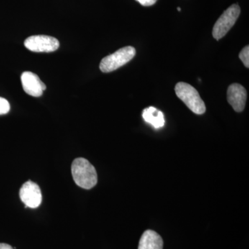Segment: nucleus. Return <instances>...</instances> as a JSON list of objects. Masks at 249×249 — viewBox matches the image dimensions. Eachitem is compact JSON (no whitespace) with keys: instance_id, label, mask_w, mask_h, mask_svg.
Returning a JSON list of instances; mask_svg holds the SVG:
<instances>
[{"instance_id":"nucleus-1","label":"nucleus","mask_w":249,"mask_h":249,"mask_svg":"<svg viewBox=\"0 0 249 249\" xmlns=\"http://www.w3.org/2000/svg\"><path fill=\"white\" fill-rule=\"evenodd\" d=\"M71 173L76 185L89 190L98 182V175L93 165L84 158H77L71 165Z\"/></svg>"},{"instance_id":"nucleus-2","label":"nucleus","mask_w":249,"mask_h":249,"mask_svg":"<svg viewBox=\"0 0 249 249\" xmlns=\"http://www.w3.org/2000/svg\"><path fill=\"white\" fill-rule=\"evenodd\" d=\"M175 92L180 100L195 114L201 115L206 111V106L196 88L188 83L179 82L175 86Z\"/></svg>"},{"instance_id":"nucleus-3","label":"nucleus","mask_w":249,"mask_h":249,"mask_svg":"<svg viewBox=\"0 0 249 249\" xmlns=\"http://www.w3.org/2000/svg\"><path fill=\"white\" fill-rule=\"evenodd\" d=\"M135 55L136 49L133 47L128 46L119 49L115 53L102 59L100 63V70L103 73L115 71L132 60Z\"/></svg>"},{"instance_id":"nucleus-4","label":"nucleus","mask_w":249,"mask_h":249,"mask_svg":"<svg viewBox=\"0 0 249 249\" xmlns=\"http://www.w3.org/2000/svg\"><path fill=\"white\" fill-rule=\"evenodd\" d=\"M240 11L238 5L232 4L223 13L213 29L214 38L217 40H220L230 31L240 16Z\"/></svg>"},{"instance_id":"nucleus-5","label":"nucleus","mask_w":249,"mask_h":249,"mask_svg":"<svg viewBox=\"0 0 249 249\" xmlns=\"http://www.w3.org/2000/svg\"><path fill=\"white\" fill-rule=\"evenodd\" d=\"M24 46L34 52H55L60 47V42L55 37L45 35L30 36L24 41Z\"/></svg>"},{"instance_id":"nucleus-6","label":"nucleus","mask_w":249,"mask_h":249,"mask_svg":"<svg viewBox=\"0 0 249 249\" xmlns=\"http://www.w3.org/2000/svg\"><path fill=\"white\" fill-rule=\"evenodd\" d=\"M19 197L25 204V208L36 209L42 203V196L40 187L29 180L22 185L19 190Z\"/></svg>"},{"instance_id":"nucleus-7","label":"nucleus","mask_w":249,"mask_h":249,"mask_svg":"<svg viewBox=\"0 0 249 249\" xmlns=\"http://www.w3.org/2000/svg\"><path fill=\"white\" fill-rule=\"evenodd\" d=\"M23 89L27 94L34 97H40L47 86L36 73L24 71L21 76Z\"/></svg>"},{"instance_id":"nucleus-8","label":"nucleus","mask_w":249,"mask_h":249,"mask_svg":"<svg viewBox=\"0 0 249 249\" xmlns=\"http://www.w3.org/2000/svg\"><path fill=\"white\" fill-rule=\"evenodd\" d=\"M247 98V90L242 85L233 83L228 88V102L237 112H241L244 110Z\"/></svg>"},{"instance_id":"nucleus-9","label":"nucleus","mask_w":249,"mask_h":249,"mask_svg":"<svg viewBox=\"0 0 249 249\" xmlns=\"http://www.w3.org/2000/svg\"><path fill=\"white\" fill-rule=\"evenodd\" d=\"M163 247L161 237L154 231L147 230L141 237L138 249H163Z\"/></svg>"},{"instance_id":"nucleus-10","label":"nucleus","mask_w":249,"mask_h":249,"mask_svg":"<svg viewBox=\"0 0 249 249\" xmlns=\"http://www.w3.org/2000/svg\"><path fill=\"white\" fill-rule=\"evenodd\" d=\"M142 119L156 129L163 127L165 124L164 115L161 111L154 107H150L142 111Z\"/></svg>"},{"instance_id":"nucleus-11","label":"nucleus","mask_w":249,"mask_h":249,"mask_svg":"<svg viewBox=\"0 0 249 249\" xmlns=\"http://www.w3.org/2000/svg\"><path fill=\"white\" fill-rule=\"evenodd\" d=\"M240 60L243 62L245 66L247 68L249 67V46H247L245 48L241 51L240 55H239Z\"/></svg>"},{"instance_id":"nucleus-12","label":"nucleus","mask_w":249,"mask_h":249,"mask_svg":"<svg viewBox=\"0 0 249 249\" xmlns=\"http://www.w3.org/2000/svg\"><path fill=\"white\" fill-rule=\"evenodd\" d=\"M10 109L11 107L9 101L4 98L0 97V115L7 114L9 112Z\"/></svg>"},{"instance_id":"nucleus-13","label":"nucleus","mask_w":249,"mask_h":249,"mask_svg":"<svg viewBox=\"0 0 249 249\" xmlns=\"http://www.w3.org/2000/svg\"><path fill=\"white\" fill-rule=\"evenodd\" d=\"M141 4L144 6H152L157 2V0H137Z\"/></svg>"},{"instance_id":"nucleus-14","label":"nucleus","mask_w":249,"mask_h":249,"mask_svg":"<svg viewBox=\"0 0 249 249\" xmlns=\"http://www.w3.org/2000/svg\"><path fill=\"white\" fill-rule=\"evenodd\" d=\"M0 249H14L9 245L4 243H0Z\"/></svg>"},{"instance_id":"nucleus-15","label":"nucleus","mask_w":249,"mask_h":249,"mask_svg":"<svg viewBox=\"0 0 249 249\" xmlns=\"http://www.w3.org/2000/svg\"><path fill=\"white\" fill-rule=\"evenodd\" d=\"M178 11H181V8L178 7Z\"/></svg>"}]
</instances>
